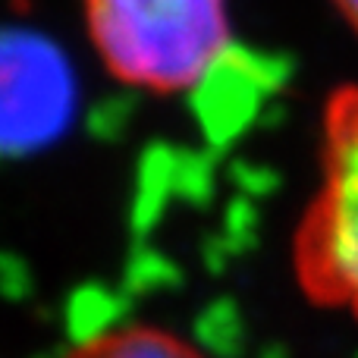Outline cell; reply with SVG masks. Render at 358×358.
<instances>
[{"instance_id":"cell-1","label":"cell","mask_w":358,"mask_h":358,"mask_svg":"<svg viewBox=\"0 0 358 358\" xmlns=\"http://www.w3.org/2000/svg\"><path fill=\"white\" fill-rule=\"evenodd\" d=\"M82 16L107 73L161 98L204 82L229 50L227 0H82Z\"/></svg>"},{"instance_id":"cell-2","label":"cell","mask_w":358,"mask_h":358,"mask_svg":"<svg viewBox=\"0 0 358 358\" xmlns=\"http://www.w3.org/2000/svg\"><path fill=\"white\" fill-rule=\"evenodd\" d=\"M292 271L315 305L358 321V85L324 104L321 179L292 233Z\"/></svg>"},{"instance_id":"cell-3","label":"cell","mask_w":358,"mask_h":358,"mask_svg":"<svg viewBox=\"0 0 358 358\" xmlns=\"http://www.w3.org/2000/svg\"><path fill=\"white\" fill-rule=\"evenodd\" d=\"M76 101L69 57L41 31L0 25V157L54 145L73 123Z\"/></svg>"},{"instance_id":"cell-4","label":"cell","mask_w":358,"mask_h":358,"mask_svg":"<svg viewBox=\"0 0 358 358\" xmlns=\"http://www.w3.org/2000/svg\"><path fill=\"white\" fill-rule=\"evenodd\" d=\"M63 358H208L189 340L155 324H123L76 343Z\"/></svg>"},{"instance_id":"cell-5","label":"cell","mask_w":358,"mask_h":358,"mask_svg":"<svg viewBox=\"0 0 358 358\" xmlns=\"http://www.w3.org/2000/svg\"><path fill=\"white\" fill-rule=\"evenodd\" d=\"M330 3H334V10L340 13L343 22L358 35V0H330Z\"/></svg>"}]
</instances>
